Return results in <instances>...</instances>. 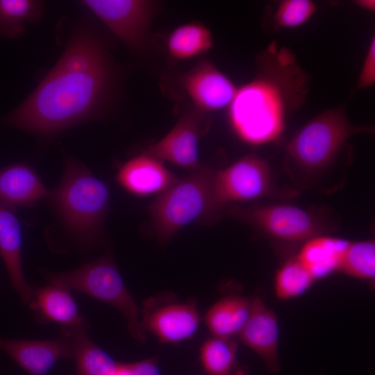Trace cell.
<instances>
[{
    "instance_id": "6da1fadb",
    "label": "cell",
    "mask_w": 375,
    "mask_h": 375,
    "mask_svg": "<svg viewBox=\"0 0 375 375\" xmlns=\"http://www.w3.org/2000/svg\"><path fill=\"white\" fill-rule=\"evenodd\" d=\"M119 81L103 37L83 17L72 28L54 65L19 105L0 118V126L51 140L69 128L102 118Z\"/></svg>"
},
{
    "instance_id": "7a4b0ae2",
    "label": "cell",
    "mask_w": 375,
    "mask_h": 375,
    "mask_svg": "<svg viewBox=\"0 0 375 375\" xmlns=\"http://www.w3.org/2000/svg\"><path fill=\"white\" fill-rule=\"evenodd\" d=\"M306 88V75L294 55L272 43L258 59L256 78L237 89L228 107L233 132L251 145L276 141L286 115L303 103Z\"/></svg>"
},
{
    "instance_id": "3957f363",
    "label": "cell",
    "mask_w": 375,
    "mask_h": 375,
    "mask_svg": "<svg viewBox=\"0 0 375 375\" xmlns=\"http://www.w3.org/2000/svg\"><path fill=\"white\" fill-rule=\"evenodd\" d=\"M63 167L59 183L47 197L71 240L81 248H91L102 237L109 211L108 188L74 158L65 155Z\"/></svg>"
},
{
    "instance_id": "277c9868",
    "label": "cell",
    "mask_w": 375,
    "mask_h": 375,
    "mask_svg": "<svg viewBox=\"0 0 375 375\" xmlns=\"http://www.w3.org/2000/svg\"><path fill=\"white\" fill-rule=\"evenodd\" d=\"M372 131V126L351 124L343 108L326 110L308 122L290 140L285 171L297 188L317 189L347 140L355 134Z\"/></svg>"
},
{
    "instance_id": "5b68a950",
    "label": "cell",
    "mask_w": 375,
    "mask_h": 375,
    "mask_svg": "<svg viewBox=\"0 0 375 375\" xmlns=\"http://www.w3.org/2000/svg\"><path fill=\"white\" fill-rule=\"evenodd\" d=\"M222 214L250 226L278 247L292 248L308 240L333 231L338 224L327 210L290 204L230 203Z\"/></svg>"
},
{
    "instance_id": "8992f818",
    "label": "cell",
    "mask_w": 375,
    "mask_h": 375,
    "mask_svg": "<svg viewBox=\"0 0 375 375\" xmlns=\"http://www.w3.org/2000/svg\"><path fill=\"white\" fill-rule=\"evenodd\" d=\"M215 171L201 166L178 179L158 194L147 208L154 237L161 244L169 242L189 224L210 222L216 217L212 203V183Z\"/></svg>"
},
{
    "instance_id": "52a82bcc",
    "label": "cell",
    "mask_w": 375,
    "mask_h": 375,
    "mask_svg": "<svg viewBox=\"0 0 375 375\" xmlns=\"http://www.w3.org/2000/svg\"><path fill=\"white\" fill-rule=\"evenodd\" d=\"M42 274L49 283L83 292L113 306L126 319L131 336L139 342H145L141 310L125 286L111 254L106 253L69 271H43Z\"/></svg>"
},
{
    "instance_id": "ba28073f",
    "label": "cell",
    "mask_w": 375,
    "mask_h": 375,
    "mask_svg": "<svg viewBox=\"0 0 375 375\" xmlns=\"http://www.w3.org/2000/svg\"><path fill=\"white\" fill-rule=\"evenodd\" d=\"M79 3L131 52L140 54L147 50L158 3L148 0H83Z\"/></svg>"
},
{
    "instance_id": "9c48e42d",
    "label": "cell",
    "mask_w": 375,
    "mask_h": 375,
    "mask_svg": "<svg viewBox=\"0 0 375 375\" xmlns=\"http://www.w3.org/2000/svg\"><path fill=\"white\" fill-rule=\"evenodd\" d=\"M275 189L267 163L255 154L247 155L215 171L212 183L214 212L218 217L225 206L271 197Z\"/></svg>"
},
{
    "instance_id": "30bf717a",
    "label": "cell",
    "mask_w": 375,
    "mask_h": 375,
    "mask_svg": "<svg viewBox=\"0 0 375 375\" xmlns=\"http://www.w3.org/2000/svg\"><path fill=\"white\" fill-rule=\"evenodd\" d=\"M141 320L145 333L150 332L164 343L177 344L195 335L200 315L194 300L181 301L164 292L144 301Z\"/></svg>"
},
{
    "instance_id": "8fae6325",
    "label": "cell",
    "mask_w": 375,
    "mask_h": 375,
    "mask_svg": "<svg viewBox=\"0 0 375 375\" xmlns=\"http://www.w3.org/2000/svg\"><path fill=\"white\" fill-rule=\"evenodd\" d=\"M210 119L196 109L183 114L162 138L151 144L143 153L159 160L194 170L199 162V142L208 132Z\"/></svg>"
},
{
    "instance_id": "7c38bea8",
    "label": "cell",
    "mask_w": 375,
    "mask_h": 375,
    "mask_svg": "<svg viewBox=\"0 0 375 375\" xmlns=\"http://www.w3.org/2000/svg\"><path fill=\"white\" fill-rule=\"evenodd\" d=\"M180 81L194 109L204 113L228 107L238 89L231 80L206 60L198 61L182 74Z\"/></svg>"
},
{
    "instance_id": "4fadbf2b",
    "label": "cell",
    "mask_w": 375,
    "mask_h": 375,
    "mask_svg": "<svg viewBox=\"0 0 375 375\" xmlns=\"http://www.w3.org/2000/svg\"><path fill=\"white\" fill-rule=\"evenodd\" d=\"M61 331L59 338L46 340L0 338V349L29 375H47L57 361L73 357L71 336Z\"/></svg>"
},
{
    "instance_id": "5bb4252c",
    "label": "cell",
    "mask_w": 375,
    "mask_h": 375,
    "mask_svg": "<svg viewBox=\"0 0 375 375\" xmlns=\"http://www.w3.org/2000/svg\"><path fill=\"white\" fill-rule=\"evenodd\" d=\"M238 336L244 345L262 359L268 372H280L278 321L260 297L252 298L249 317Z\"/></svg>"
},
{
    "instance_id": "9a60e30c",
    "label": "cell",
    "mask_w": 375,
    "mask_h": 375,
    "mask_svg": "<svg viewBox=\"0 0 375 375\" xmlns=\"http://www.w3.org/2000/svg\"><path fill=\"white\" fill-rule=\"evenodd\" d=\"M115 179L125 190L136 196L160 194L178 180L162 161L144 153L122 164Z\"/></svg>"
},
{
    "instance_id": "2e32d148",
    "label": "cell",
    "mask_w": 375,
    "mask_h": 375,
    "mask_svg": "<svg viewBox=\"0 0 375 375\" xmlns=\"http://www.w3.org/2000/svg\"><path fill=\"white\" fill-rule=\"evenodd\" d=\"M49 191L35 169L26 162L0 169V205L7 208L31 207L47 197Z\"/></svg>"
},
{
    "instance_id": "e0dca14e",
    "label": "cell",
    "mask_w": 375,
    "mask_h": 375,
    "mask_svg": "<svg viewBox=\"0 0 375 375\" xmlns=\"http://www.w3.org/2000/svg\"><path fill=\"white\" fill-rule=\"evenodd\" d=\"M28 306L38 322L60 324L61 327L87 324L79 313L70 290L57 284L48 283L33 288Z\"/></svg>"
},
{
    "instance_id": "ac0fdd59",
    "label": "cell",
    "mask_w": 375,
    "mask_h": 375,
    "mask_svg": "<svg viewBox=\"0 0 375 375\" xmlns=\"http://www.w3.org/2000/svg\"><path fill=\"white\" fill-rule=\"evenodd\" d=\"M22 232L19 219L9 208L0 205V256L13 288L28 305L33 288L25 278L22 260Z\"/></svg>"
},
{
    "instance_id": "d6986e66",
    "label": "cell",
    "mask_w": 375,
    "mask_h": 375,
    "mask_svg": "<svg viewBox=\"0 0 375 375\" xmlns=\"http://www.w3.org/2000/svg\"><path fill=\"white\" fill-rule=\"evenodd\" d=\"M349 242L326 235H318L303 242L295 257L317 281L339 271Z\"/></svg>"
},
{
    "instance_id": "ffe728a7",
    "label": "cell",
    "mask_w": 375,
    "mask_h": 375,
    "mask_svg": "<svg viewBox=\"0 0 375 375\" xmlns=\"http://www.w3.org/2000/svg\"><path fill=\"white\" fill-rule=\"evenodd\" d=\"M251 303L252 298L229 295L213 304L205 316L212 336L231 338L238 335L249 317Z\"/></svg>"
},
{
    "instance_id": "44dd1931",
    "label": "cell",
    "mask_w": 375,
    "mask_h": 375,
    "mask_svg": "<svg viewBox=\"0 0 375 375\" xmlns=\"http://www.w3.org/2000/svg\"><path fill=\"white\" fill-rule=\"evenodd\" d=\"M88 325L61 327L72 340L76 375H112L119 362L99 348L88 335Z\"/></svg>"
},
{
    "instance_id": "7402d4cb",
    "label": "cell",
    "mask_w": 375,
    "mask_h": 375,
    "mask_svg": "<svg viewBox=\"0 0 375 375\" xmlns=\"http://www.w3.org/2000/svg\"><path fill=\"white\" fill-rule=\"evenodd\" d=\"M167 49L176 60H190L211 49L213 38L211 31L203 24L192 22L174 29L167 40Z\"/></svg>"
},
{
    "instance_id": "603a6c76",
    "label": "cell",
    "mask_w": 375,
    "mask_h": 375,
    "mask_svg": "<svg viewBox=\"0 0 375 375\" xmlns=\"http://www.w3.org/2000/svg\"><path fill=\"white\" fill-rule=\"evenodd\" d=\"M44 6V2L38 0H0V38L23 36L28 25L41 19Z\"/></svg>"
},
{
    "instance_id": "cb8c5ba5",
    "label": "cell",
    "mask_w": 375,
    "mask_h": 375,
    "mask_svg": "<svg viewBox=\"0 0 375 375\" xmlns=\"http://www.w3.org/2000/svg\"><path fill=\"white\" fill-rule=\"evenodd\" d=\"M237 343L231 338L212 336L200 348V360L208 375H235Z\"/></svg>"
},
{
    "instance_id": "d4e9b609",
    "label": "cell",
    "mask_w": 375,
    "mask_h": 375,
    "mask_svg": "<svg viewBox=\"0 0 375 375\" xmlns=\"http://www.w3.org/2000/svg\"><path fill=\"white\" fill-rule=\"evenodd\" d=\"M315 281L294 256L277 270L274 280L275 294L281 300H289L304 294Z\"/></svg>"
},
{
    "instance_id": "484cf974",
    "label": "cell",
    "mask_w": 375,
    "mask_h": 375,
    "mask_svg": "<svg viewBox=\"0 0 375 375\" xmlns=\"http://www.w3.org/2000/svg\"><path fill=\"white\" fill-rule=\"evenodd\" d=\"M349 276L374 282L375 242L372 240L350 242L342 256L339 271Z\"/></svg>"
},
{
    "instance_id": "4316f807",
    "label": "cell",
    "mask_w": 375,
    "mask_h": 375,
    "mask_svg": "<svg viewBox=\"0 0 375 375\" xmlns=\"http://www.w3.org/2000/svg\"><path fill=\"white\" fill-rule=\"evenodd\" d=\"M316 10L315 3L310 0H285L279 3L274 20L278 26L294 28L308 20Z\"/></svg>"
},
{
    "instance_id": "83f0119b",
    "label": "cell",
    "mask_w": 375,
    "mask_h": 375,
    "mask_svg": "<svg viewBox=\"0 0 375 375\" xmlns=\"http://www.w3.org/2000/svg\"><path fill=\"white\" fill-rule=\"evenodd\" d=\"M375 83V38L371 40L365 58L357 86L359 89L371 87Z\"/></svg>"
},
{
    "instance_id": "f1b7e54d",
    "label": "cell",
    "mask_w": 375,
    "mask_h": 375,
    "mask_svg": "<svg viewBox=\"0 0 375 375\" xmlns=\"http://www.w3.org/2000/svg\"><path fill=\"white\" fill-rule=\"evenodd\" d=\"M128 364L133 375H161L155 358Z\"/></svg>"
},
{
    "instance_id": "f546056e",
    "label": "cell",
    "mask_w": 375,
    "mask_h": 375,
    "mask_svg": "<svg viewBox=\"0 0 375 375\" xmlns=\"http://www.w3.org/2000/svg\"><path fill=\"white\" fill-rule=\"evenodd\" d=\"M112 375H133L128 363L119 362L118 367Z\"/></svg>"
},
{
    "instance_id": "4dcf8cb0",
    "label": "cell",
    "mask_w": 375,
    "mask_h": 375,
    "mask_svg": "<svg viewBox=\"0 0 375 375\" xmlns=\"http://www.w3.org/2000/svg\"><path fill=\"white\" fill-rule=\"evenodd\" d=\"M356 4L361 8L371 12L375 10V1L374 0H358L356 1Z\"/></svg>"
}]
</instances>
